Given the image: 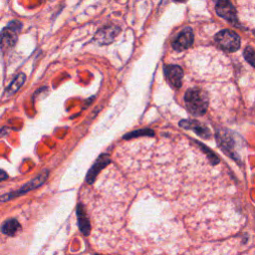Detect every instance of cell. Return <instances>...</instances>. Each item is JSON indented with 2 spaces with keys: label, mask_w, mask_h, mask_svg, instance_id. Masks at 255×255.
<instances>
[{
  "label": "cell",
  "mask_w": 255,
  "mask_h": 255,
  "mask_svg": "<svg viewBox=\"0 0 255 255\" xmlns=\"http://www.w3.org/2000/svg\"><path fill=\"white\" fill-rule=\"evenodd\" d=\"M22 28V23L18 20H13L0 32V49L3 52L10 50L17 42L18 35Z\"/></svg>",
  "instance_id": "cell-2"
},
{
  "label": "cell",
  "mask_w": 255,
  "mask_h": 255,
  "mask_svg": "<svg viewBox=\"0 0 255 255\" xmlns=\"http://www.w3.org/2000/svg\"><path fill=\"white\" fill-rule=\"evenodd\" d=\"M20 229H21L20 224L18 223V220L15 218H10L6 220L1 226L2 233L8 236H14Z\"/></svg>",
  "instance_id": "cell-14"
},
{
  "label": "cell",
  "mask_w": 255,
  "mask_h": 255,
  "mask_svg": "<svg viewBox=\"0 0 255 255\" xmlns=\"http://www.w3.org/2000/svg\"><path fill=\"white\" fill-rule=\"evenodd\" d=\"M176 2H185V1H188V0H175Z\"/></svg>",
  "instance_id": "cell-19"
},
{
  "label": "cell",
  "mask_w": 255,
  "mask_h": 255,
  "mask_svg": "<svg viewBox=\"0 0 255 255\" xmlns=\"http://www.w3.org/2000/svg\"><path fill=\"white\" fill-rule=\"evenodd\" d=\"M194 40L195 36L193 29L190 27H186L179 34V36L173 42V48L176 51H183L192 46Z\"/></svg>",
  "instance_id": "cell-8"
},
{
  "label": "cell",
  "mask_w": 255,
  "mask_h": 255,
  "mask_svg": "<svg viewBox=\"0 0 255 255\" xmlns=\"http://www.w3.org/2000/svg\"><path fill=\"white\" fill-rule=\"evenodd\" d=\"M164 72L167 82L173 88L175 89L180 88L183 78V70L181 69V67L178 65H167L165 66Z\"/></svg>",
  "instance_id": "cell-7"
},
{
  "label": "cell",
  "mask_w": 255,
  "mask_h": 255,
  "mask_svg": "<svg viewBox=\"0 0 255 255\" xmlns=\"http://www.w3.org/2000/svg\"><path fill=\"white\" fill-rule=\"evenodd\" d=\"M216 140L220 149H222L227 156H229L232 160L240 163V158L237 155L235 150L236 143L234 141V134L227 130L217 131Z\"/></svg>",
  "instance_id": "cell-4"
},
{
  "label": "cell",
  "mask_w": 255,
  "mask_h": 255,
  "mask_svg": "<svg viewBox=\"0 0 255 255\" xmlns=\"http://www.w3.org/2000/svg\"><path fill=\"white\" fill-rule=\"evenodd\" d=\"M25 80H26L25 74L20 73V74L17 75L14 78V80L11 82V84L9 85V86L6 88V90H5V96L8 97V98L11 97V96H13L17 91H18L22 87V85L24 84Z\"/></svg>",
  "instance_id": "cell-13"
},
{
  "label": "cell",
  "mask_w": 255,
  "mask_h": 255,
  "mask_svg": "<svg viewBox=\"0 0 255 255\" xmlns=\"http://www.w3.org/2000/svg\"><path fill=\"white\" fill-rule=\"evenodd\" d=\"M49 177V171H47V169H45V171H43L41 174H39L36 178H34L32 180L28 181L27 183H25L22 188H20L19 190H17L15 192H12V193H9V194H6V195H3L2 196H0V201H8V200H11L15 197H18L20 195H23L29 192H32L34 190H36L38 188H40V186L47 180Z\"/></svg>",
  "instance_id": "cell-3"
},
{
  "label": "cell",
  "mask_w": 255,
  "mask_h": 255,
  "mask_svg": "<svg viewBox=\"0 0 255 255\" xmlns=\"http://www.w3.org/2000/svg\"><path fill=\"white\" fill-rule=\"evenodd\" d=\"M95 255H101V254H95Z\"/></svg>",
  "instance_id": "cell-21"
},
{
  "label": "cell",
  "mask_w": 255,
  "mask_h": 255,
  "mask_svg": "<svg viewBox=\"0 0 255 255\" xmlns=\"http://www.w3.org/2000/svg\"><path fill=\"white\" fill-rule=\"evenodd\" d=\"M195 142V144H196L198 147H199V149L203 151V152H205V154L207 155V157L209 158V160H210V162L211 163V165H217L218 163H219V159H218V157L216 156V154H215V152L214 151H212L210 149H209L206 145H203L202 143H200V142H198V141H194Z\"/></svg>",
  "instance_id": "cell-15"
},
{
  "label": "cell",
  "mask_w": 255,
  "mask_h": 255,
  "mask_svg": "<svg viewBox=\"0 0 255 255\" xmlns=\"http://www.w3.org/2000/svg\"><path fill=\"white\" fill-rule=\"evenodd\" d=\"M180 127L185 130L194 131L200 138L209 140L211 138V133L208 127L195 120H182L180 122Z\"/></svg>",
  "instance_id": "cell-10"
},
{
  "label": "cell",
  "mask_w": 255,
  "mask_h": 255,
  "mask_svg": "<svg viewBox=\"0 0 255 255\" xmlns=\"http://www.w3.org/2000/svg\"><path fill=\"white\" fill-rule=\"evenodd\" d=\"M110 163H111V159H110L109 155H107V154L101 155L97 159V161L94 163V165L91 166V168L89 169V172L87 173V176H86L87 183H89V184L94 183V181L97 179L100 172L103 168H105Z\"/></svg>",
  "instance_id": "cell-9"
},
{
  "label": "cell",
  "mask_w": 255,
  "mask_h": 255,
  "mask_svg": "<svg viewBox=\"0 0 255 255\" xmlns=\"http://www.w3.org/2000/svg\"><path fill=\"white\" fill-rule=\"evenodd\" d=\"M143 135H148V137H152V135H155V132L150 130V129H141V130H137V131H134L131 132L127 135H124V139L125 140H131L134 138H138V137H143Z\"/></svg>",
  "instance_id": "cell-16"
},
{
  "label": "cell",
  "mask_w": 255,
  "mask_h": 255,
  "mask_svg": "<svg viewBox=\"0 0 255 255\" xmlns=\"http://www.w3.org/2000/svg\"><path fill=\"white\" fill-rule=\"evenodd\" d=\"M7 179H8V175L6 174V172L3 171V169H0V182L6 180Z\"/></svg>",
  "instance_id": "cell-18"
},
{
  "label": "cell",
  "mask_w": 255,
  "mask_h": 255,
  "mask_svg": "<svg viewBox=\"0 0 255 255\" xmlns=\"http://www.w3.org/2000/svg\"><path fill=\"white\" fill-rule=\"evenodd\" d=\"M186 109L194 116H203L209 108V95L199 88H192L184 95Z\"/></svg>",
  "instance_id": "cell-1"
},
{
  "label": "cell",
  "mask_w": 255,
  "mask_h": 255,
  "mask_svg": "<svg viewBox=\"0 0 255 255\" xmlns=\"http://www.w3.org/2000/svg\"><path fill=\"white\" fill-rule=\"evenodd\" d=\"M76 213H77V219H78V225H79L81 232L85 236H88L91 231V224L87 216L86 210H85L83 205H81V203H79V205L77 206Z\"/></svg>",
  "instance_id": "cell-12"
},
{
  "label": "cell",
  "mask_w": 255,
  "mask_h": 255,
  "mask_svg": "<svg viewBox=\"0 0 255 255\" xmlns=\"http://www.w3.org/2000/svg\"><path fill=\"white\" fill-rule=\"evenodd\" d=\"M120 32V28L116 26H107L103 29L99 30L94 37V41H96L100 45H106L113 42Z\"/></svg>",
  "instance_id": "cell-11"
},
{
  "label": "cell",
  "mask_w": 255,
  "mask_h": 255,
  "mask_svg": "<svg viewBox=\"0 0 255 255\" xmlns=\"http://www.w3.org/2000/svg\"><path fill=\"white\" fill-rule=\"evenodd\" d=\"M243 56L245 58V60L253 67H255V50L250 47V46H247L245 49H244V52H243Z\"/></svg>",
  "instance_id": "cell-17"
},
{
  "label": "cell",
  "mask_w": 255,
  "mask_h": 255,
  "mask_svg": "<svg viewBox=\"0 0 255 255\" xmlns=\"http://www.w3.org/2000/svg\"><path fill=\"white\" fill-rule=\"evenodd\" d=\"M215 10L218 16L227 20L232 25H239V19H237L236 10L229 0H218Z\"/></svg>",
  "instance_id": "cell-6"
},
{
  "label": "cell",
  "mask_w": 255,
  "mask_h": 255,
  "mask_svg": "<svg viewBox=\"0 0 255 255\" xmlns=\"http://www.w3.org/2000/svg\"><path fill=\"white\" fill-rule=\"evenodd\" d=\"M253 34H254V36H255V30H254V31H253Z\"/></svg>",
  "instance_id": "cell-20"
},
{
  "label": "cell",
  "mask_w": 255,
  "mask_h": 255,
  "mask_svg": "<svg viewBox=\"0 0 255 255\" xmlns=\"http://www.w3.org/2000/svg\"><path fill=\"white\" fill-rule=\"evenodd\" d=\"M217 1H218V0H217Z\"/></svg>",
  "instance_id": "cell-22"
},
{
  "label": "cell",
  "mask_w": 255,
  "mask_h": 255,
  "mask_svg": "<svg viewBox=\"0 0 255 255\" xmlns=\"http://www.w3.org/2000/svg\"><path fill=\"white\" fill-rule=\"evenodd\" d=\"M215 41L224 50L235 52L240 48V37L231 30H223L216 34Z\"/></svg>",
  "instance_id": "cell-5"
}]
</instances>
